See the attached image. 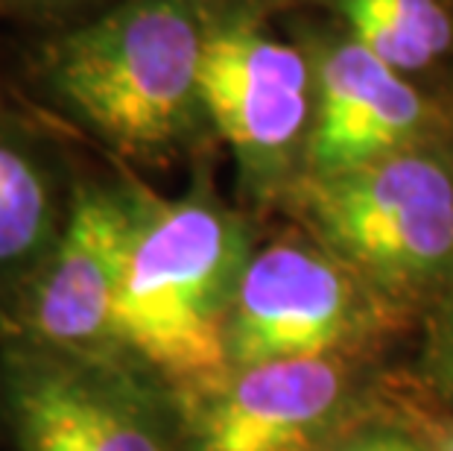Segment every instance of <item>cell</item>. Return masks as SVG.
<instances>
[{
	"label": "cell",
	"instance_id": "3",
	"mask_svg": "<svg viewBox=\"0 0 453 451\" xmlns=\"http://www.w3.org/2000/svg\"><path fill=\"white\" fill-rule=\"evenodd\" d=\"M134 229V188L80 182L59 237L21 287L0 299V340L76 358L120 352L114 308Z\"/></svg>",
	"mask_w": 453,
	"mask_h": 451
},
{
	"label": "cell",
	"instance_id": "5",
	"mask_svg": "<svg viewBox=\"0 0 453 451\" xmlns=\"http://www.w3.org/2000/svg\"><path fill=\"white\" fill-rule=\"evenodd\" d=\"M0 414L15 451H167L105 361L0 340Z\"/></svg>",
	"mask_w": 453,
	"mask_h": 451
},
{
	"label": "cell",
	"instance_id": "4",
	"mask_svg": "<svg viewBox=\"0 0 453 451\" xmlns=\"http://www.w3.org/2000/svg\"><path fill=\"white\" fill-rule=\"evenodd\" d=\"M311 217L334 253L389 282L433 276L453 258V179L430 156L401 150L316 176Z\"/></svg>",
	"mask_w": 453,
	"mask_h": 451
},
{
	"label": "cell",
	"instance_id": "15",
	"mask_svg": "<svg viewBox=\"0 0 453 451\" xmlns=\"http://www.w3.org/2000/svg\"><path fill=\"white\" fill-rule=\"evenodd\" d=\"M448 451H453V439H450V443H448Z\"/></svg>",
	"mask_w": 453,
	"mask_h": 451
},
{
	"label": "cell",
	"instance_id": "1",
	"mask_svg": "<svg viewBox=\"0 0 453 451\" xmlns=\"http://www.w3.org/2000/svg\"><path fill=\"white\" fill-rule=\"evenodd\" d=\"M208 18L199 0H120L38 47L47 100L132 159L167 156L202 109Z\"/></svg>",
	"mask_w": 453,
	"mask_h": 451
},
{
	"label": "cell",
	"instance_id": "10",
	"mask_svg": "<svg viewBox=\"0 0 453 451\" xmlns=\"http://www.w3.org/2000/svg\"><path fill=\"white\" fill-rule=\"evenodd\" d=\"M71 194L50 144L0 100V299L53 249Z\"/></svg>",
	"mask_w": 453,
	"mask_h": 451
},
{
	"label": "cell",
	"instance_id": "6",
	"mask_svg": "<svg viewBox=\"0 0 453 451\" xmlns=\"http://www.w3.org/2000/svg\"><path fill=\"white\" fill-rule=\"evenodd\" d=\"M202 109L252 176L273 174L311 118V74L296 47L246 24L208 27Z\"/></svg>",
	"mask_w": 453,
	"mask_h": 451
},
{
	"label": "cell",
	"instance_id": "14",
	"mask_svg": "<svg viewBox=\"0 0 453 451\" xmlns=\"http://www.w3.org/2000/svg\"><path fill=\"white\" fill-rule=\"evenodd\" d=\"M351 451H416L403 443H389V439H380V443H369V446H360V448H351Z\"/></svg>",
	"mask_w": 453,
	"mask_h": 451
},
{
	"label": "cell",
	"instance_id": "8",
	"mask_svg": "<svg viewBox=\"0 0 453 451\" xmlns=\"http://www.w3.org/2000/svg\"><path fill=\"white\" fill-rule=\"evenodd\" d=\"M345 393L327 358L269 361L214 387L196 422L199 451H304Z\"/></svg>",
	"mask_w": 453,
	"mask_h": 451
},
{
	"label": "cell",
	"instance_id": "7",
	"mask_svg": "<svg viewBox=\"0 0 453 451\" xmlns=\"http://www.w3.org/2000/svg\"><path fill=\"white\" fill-rule=\"evenodd\" d=\"M351 293L325 255L275 244L252 255L237 282L228 316V363L237 369L269 361L327 358L345 338Z\"/></svg>",
	"mask_w": 453,
	"mask_h": 451
},
{
	"label": "cell",
	"instance_id": "11",
	"mask_svg": "<svg viewBox=\"0 0 453 451\" xmlns=\"http://www.w3.org/2000/svg\"><path fill=\"white\" fill-rule=\"evenodd\" d=\"M351 38L398 74L436 62L450 47V18L439 0H336Z\"/></svg>",
	"mask_w": 453,
	"mask_h": 451
},
{
	"label": "cell",
	"instance_id": "12",
	"mask_svg": "<svg viewBox=\"0 0 453 451\" xmlns=\"http://www.w3.org/2000/svg\"><path fill=\"white\" fill-rule=\"evenodd\" d=\"M97 0H0V18H18L30 24L65 21Z\"/></svg>",
	"mask_w": 453,
	"mask_h": 451
},
{
	"label": "cell",
	"instance_id": "9",
	"mask_svg": "<svg viewBox=\"0 0 453 451\" xmlns=\"http://www.w3.org/2000/svg\"><path fill=\"white\" fill-rule=\"evenodd\" d=\"M421 127V100L403 74L354 38L325 56L316 76L311 165L336 176L395 156Z\"/></svg>",
	"mask_w": 453,
	"mask_h": 451
},
{
	"label": "cell",
	"instance_id": "13",
	"mask_svg": "<svg viewBox=\"0 0 453 451\" xmlns=\"http://www.w3.org/2000/svg\"><path fill=\"white\" fill-rule=\"evenodd\" d=\"M439 363H441V369H445V378L453 384V316H450V323L445 325V331H441V340H439Z\"/></svg>",
	"mask_w": 453,
	"mask_h": 451
},
{
	"label": "cell",
	"instance_id": "2",
	"mask_svg": "<svg viewBox=\"0 0 453 451\" xmlns=\"http://www.w3.org/2000/svg\"><path fill=\"white\" fill-rule=\"evenodd\" d=\"M237 217L205 191L179 199L134 188V229L114 308V340L161 376L194 387L223 381L228 316L246 267Z\"/></svg>",
	"mask_w": 453,
	"mask_h": 451
}]
</instances>
